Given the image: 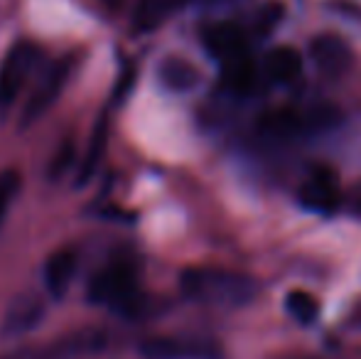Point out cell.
Masks as SVG:
<instances>
[{
	"label": "cell",
	"instance_id": "20",
	"mask_svg": "<svg viewBox=\"0 0 361 359\" xmlns=\"http://www.w3.org/2000/svg\"><path fill=\"white\" fill-rule=\"evenodd\" d=\"M283 18V5L281 3H268L263 5V10L258 13V30L261 32H268L273 30V25H278Z\"/></svg>",
	"mask_w": 361,
	"mask_h": 359
},
{
	"label": "cell",
	"instance_id": "3",
	"mask_svg": "<svg viewBox=\"0 0 361 359\" xmlns=\"http://www.w3.org/2000/svg\"><path fill=\"white\" fill-rule=\"evenodd\" d=\"M337 121H339V111H334L332 106H317V109H310V111L276 109L261 116L258 130L268 140H293L300 138V135L334 128Z\"/></svg>",
	"mask_w": 361,
	"mask_h": 359
},
{
	"label": "cell",
	"instance_id": "23",
	"mask_svg": "<svg viewBox=\"0 0 361 359\" xmlns=\"http://www.w3.org/2000/svg\"><path fill=\"white\" fill-rule=\"evenodd\" d=\"M212 3H226V0H212Z\"/></svg>",
	"mask_w": 361,
	"mask_h": 359
},
{
	"label": "cell",
	"instance_id": "5",
	"mask_svg": "<svg viewBox=\"0 0 361 359\" xmlns=\"http://www.w3.org/2000/svg\"><path fill=\"white\" fill-rule=\"evenodd\" d=\"M76 67V57L69 54V57L54 62L52 67L47 69V74L42 77V82L37 84V89L32 91V96L27 99V104L23 106V114H20V128H30L35 121H39L49 109L54 106V101L62 96L64 87H67L69 77L74 74Z\"/></svg>",
	"mask_w": 361,
	"mask_h": 359
},
{
	"label": "cell",
	"instance_id": "7",
	"mask_svg": "<svg viewBox=\"0 0 361 359\" xmlns=\"http://www.w3.org/2000/svg\"><path fill=\"white\" fill-rule=\"evenodd\" d=\"M39 59V49L32 42H18L0 64V111L10 109L18 99L23 84L27 82L30 72Z\"/></svg>",
	"mask_w": 361,
	"mask_h": 359
},
{
	"label": "cell",
	"instance_id": "15",
	"mask_svg": "<svg viewBox=\"0 0 361 359\" xmlns=\"http://www.w3.org/2000/svg\"><path fill=\"white\" fill-rule=\"evenodd\" d=\"M190 0H138V8L133 15V25L138 32H152L157 30L172 13H177L180 8Z\"/></svg>",
	"mask_w": 361,
	"mask_h": 359
},
{
	"label": "cell",
	"instance_id": "22",
	"mask_svg": "<svg viewBox=\"0 0 361 359\" xmlns=\"http://www.w3.org/2000/svg\"><path fill=\"white\" fill-rule=\"evenodd\" d=\"M357 209H359V214H361V197L357 200Z\"/></svg>",
	"mask_w": 361,
	"mask_h": 359
},
{
	"label": "cell",
	"instance_id": "13",
	"mask_svg": "<svg viewBox=\"0 0 361 359\" xmlns=\"http://www.w3.org/2000/svg\"><path fill=\"white\" fill-rule=\"evenodd\" d=\"M263 72L273 84H293L302 74V54L295 47H276L263 59Z\"/></svg>",
	"mask_w": 361,
	"mask_h": 359
},
{
	"label": "cell",
	"instance_id": "4",
	"mask_svg": "<svg viewBox=\"0 0 361 359\" xmlns=\"http://www.w3.org/2000/svg\"><path fill=\"white\" fill-rule=\"evenodd\" d=\"M106 332L89 327V330H74L64 337L37 347H18L13 352H5L0 359H79L96 355L106 347Z\"/></svg>",
	"mask_w": 361,
	"mask_h": 359
},
{
	"label": "cell",
	"instance_id": "1",
	"mask_svg": "<svg viewBox=\"0 0 361 359\" xmlns=\"http://www.w3.org/2000/svg\"><path fill=\"white\" fill-rule=\"evenodd\" d=\"M180 288L190 300L212 308H243L258 296V283L251 276L214 266L185 269Z\"/></svg>",
	"mask_w": 361,
	"mask_h": 359
},
{
	"label": "cell",
	"instance_id": "9",
	"mask_svg": "<svg viewBox=\"0 0 361 359\" xmlns=\"http://www.w3.org/2000/svg\"><path fill=\"white\" fill-rule=\"evenodd\" d=\"M47 315V303L37 293H20L18 298H13L5 310L3 320H0V335L13 340V337H23L27 332H32L39 322Z\"/></svg>",
	"mask_w": 361,
	"mask_h": 359
},
{
	"label": "cell",
	"instance_id": "17",
	"mask_svg": "<svg viewBox=\"0 0 361 359\" xmlns=\"http://www.w3.org/2000/svg\"><path fill=\"white\" fill-rule=\"evenodd\" d=\"M106 143H109V116H101L99 123H96V128H94V135H91V140H89V148H86L84 160H81L79 178H76L79 185H86V182L94 178L96 168H99L101 160H104Z\"/></svg>",
	"mask_w": 361,
	"mask_h": 359
},
{
	"label": "cell",
	"instance_id": "11",
	"mask_svg": "<svg viewBox=\"0 0 361 359\" xmlns=\"http://www.w3.org/2000/svg\"><path fill=\"white\" fill-rule=\"evenodd\" d=\"M204 47L219 64H226L231 59L248 54L246 32L236 23H216L204 30Z\"/></svg>",
	"mask_w": 361,
	"mask_h": 359
},
{
	"label": "cell",
	"instance_id": "14",
	"mask_svg": "<svg viewBox=\"0 0 361 359\" xmlns=\"http://www.w3.org/2000/svg\"><path fill=\"white\" fill-rule=\"evenodd\" d=\"M157 79L167 91L175 94H187L200 84V72L195 69V64H190L182 57H167L157 67Z\"/></svg>",
	"mask_w": 361,
	"mask_h": 359
},
{
	"label": "cell",
	"instance_id": "8",
	"mask_svg": "<svg viewBox=\"0 0 361 359\" xmlns=\"http://www.w3.org/2000/svg\"><path fill=\"white\" fill-rule=\"evenodd\" d=\"M300 205L312 214H334L342 205V187L329 168H317L307 175L298 192Z\"/></svg>",
	"mask_w": 361,
	"mask_h": 359
},
{
	"label": "cell",
	"instance_id": "2",
	"mask_svg": "<svg viewBox=\"0 0 361 359\" xmlns=\"http://www.w3.org/2000/svg\"><path fill=\"white\" fill-rule=\"evenodd\" d=\"M89 300L104 305L121 315L138 317L145 308V296L140 293L138 266L130 259H116L94 273L89 281Z\"/></svg>",
	"mask_w": 361,
	"mask_h": 359
},
{
	"label": "cell",
	"instance_id": "21",
	"mask_svg": "<svg viewBox=\"0 0 361 359\" xmlns=\"http://www.w3.org/2000/svg\"><path fill=\"white\" fill-rule=\"evenodd\" d=\"M69 158H72V143H64L62 148L57 150V155L52 158V165H49V178H59V175L67 170Z\"/></svg>",
	"mask_w": 361,
	"mask_h": 359
},
{
	"label": "cell",
	"instance_id": "18",
	"mask_svg": "<svg viewBox=\"0 0 361 359\" xmlns=\"http://www.w3.org/2000/svg\"><path fill=\"white\" fill-rule=\"evenodd\" d=\"M286 312L300 325H314L319 317V303L307 291H290L286 296Z\"/></svg>",
	"mask_w": 361,
	"mask_h": 359
},
{
	"label": "cell",
	"instance_id": "6",
	"mask_svg": "<svg viewBox=\"0 0 361 359\" xmlns=\"http://www.w3.org/2000/svg\"><path fill=\"white\" fill-rule=\"evenodd\" d=\"M145 359H224V350L214 340L187 335L147 337L138 345Z\"/></svg>",
	"mask_w": 361,
	"mask_h": 359
},
{
	"label": "cell",
	"instance_id": "19",
	"mask_svg": "<svg viewBox=\"0 0 361 359\" xmlns=\"http://www.w3.org/2000/svg\"><path fill=\"white\" fill-rule=\"evenodd\" d=\"M20 187H23V178H20V173L15 168H8L0 173V224L8 217L15 197L20 195Z\"/></svg>",
	"mask_w": 361,
	"mask_h": 359
},
{
	"label": "cell",
	"instance_id": "12",
	"mask_svg": "<svg viewBox=\"0 0 361 359\" xmlns=\"http://www.w3.org/2000/svg\"><path fill=\"white\" fill-rule=\"evenodd\" d=\"M76 264H79V254L74 249H59L44 261V288H47L49 298L59 300L69 293L76 273Z\"/></svg>",
	"mask_w": 361,
	"mask_h": 359
},
{
	"label": "cell",
	"instance_id": "16",
	"mask_svg": "<svg viewBox=\"0 0 361 359\" xmlns=\"http://www.w3.org/2000/svg\"><path fill=\"white\" fill-rule=\"evenodd\" d=\"M221 69H224V84L228 87V91H233L238 96H246L256 89L258 74L256 67H253L251 54H241V57L221 64Z\"/></svg>",
	"mask_w": 361,
	"mask_h": 359
},
{
	"label": "cell",
	"instance_id": "10",
	"mask_svg": "<svg viewBox=\"0 0 361 359\" xmlns=\"http://www.w3.org/2000/svg\"><path fill=\"white\" fill-rule=\"evenodd\" d=\"M310 57L324 77H342L352 64V49L337 35H317L310 42Z\"/></svg>",
	"mask_w": 361,
	"mask_h": 359
}]
</instances>
